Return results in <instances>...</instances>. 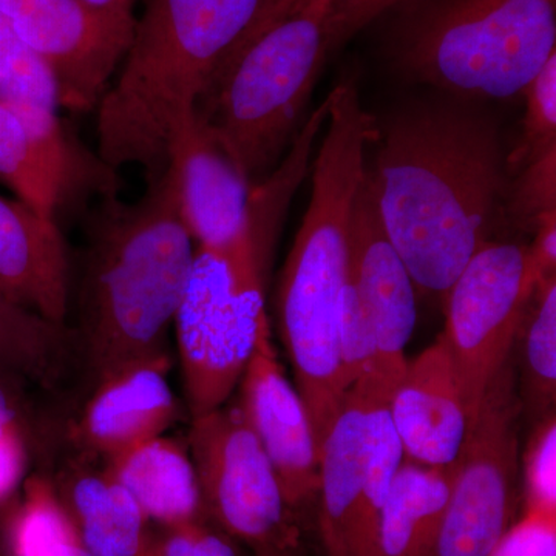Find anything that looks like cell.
Returning <instances> with one entry per match:
<instances>
[{"label": "cell", "mask_w": 556, "mask_h": 556, "mask_svg": "<svg viewBox=\"0 0 556 556\" xmlns=\"http://www.w3.org/2000/svg\"><path fill=\"white\" fill-rule=\"evenodd\" d=\"M25 386L0 378V506L20 492L43 445V430L25 394Z\"/></svg>", "instance_id": "484cf974"}, {"label": "cell", "mask_w": 556, "mask_h": 556, "mask_svg": "<svg viewBox=\"0 0 556 556\" xmlns=\"http://www.w3.org/2000/svg\"><path fill=\"white\" fill-rule=\"evenodd\" d=\"M346 287L378 342L383 382L394 390L407 367L417 289L383 229L368 170L354 204Z\"/></svg>", "instance_id": "4fadbf2b"}, {"label": "cell", "mask_w": 556, "mask_h": 556, "mask_svg": "<svg viewBox=\"0 0 556 556\" xmlns=\"http://www.w3.org/2000/svg\"><path fill=\"white\" fill-rule=\"evenodd\" d=\"M167 166L195 248L228 251L240 244L249 229L251 185L195 113L172 146Z\"/></svg>", "instance_id": "9a60e30c"}, {"label": "cell", "mask_w": 556, "mask_h": 556, "mask_svg": "<svg viewBox=\"0 0 556 556\" xmlns=\"http://www.w3.org/2000/svg\"><path fill=\"white\" fill-rule=\"evenodd\" d=\"M540 283L529 247L486 241L445 292L444 340L473 420L486 390L511 358Z\"/></svg>", "instance_id": "ba28073f"}, {"label": "cell", "mask_w": 556, "mask_h": 556, "mask_svg": "<svg viewBox=\"0 0 556 556\" xmlns=\"http://www.w3.org/2000/svg\"><path fill=\"white\" fill-rule=\"evenodd\" d=\"M90 9L101 14H108L121 20H135V3L137 0H83Z\"/></svg>", "instance_id": "d590c367"}, {"label": "cell", "mask_w": 556, "mask_h": 556, "mask_svg": "<svg viewBox=\"0 0 556 556\" xmlns=\"http://www.w3.org/2000/svg\"><path fill=\"white\" fill-rule=\"evenodd\" d=\"M530 252L535 260L540 280L555 276L556 268V212L543 215L538 219L535 241Z\"/></svg>", "instance_id": "836d02e7"}, {"label": "cell", "mask_w": 556, "mask_h": 556, "mask_svg": "<svg viewBox=\"0 0 556 556\" xmlns=\"http://www.w3.org/2000/svg\"><path fill=\"white\" fill-rule=\"evenodd\" d=\"M0 101L9 108L58 112L60 97L49 67L0 10Z\"/></svg>", "instance_id": "4316f807"}, {"label": "cell", "mask_w": 556, "mask_h": 556, "mask_svg": "<svg viewBox=\"0 0 556 556\" xmlns=\"http://www.w3.org/2000/svg\"><path fill=\"white\" fill-rule=\"evenodd\" d=\"M193 254L170 166L141 199L110 195L87 208L67 325L91 386L127 365L170 357Z\"/></svg>", "instance_id": "7a4b0ae2"}, {"label": "cell", "mask_w": 556, "mask_h": 556, "mask_svg": "<svg viewBox=\"0 0 556 556\" xmlns=\"http://www.w3.org/2000/svg\"><path fill=\"white\" fill-rule=\"evenodd\" d=\"M276 239V230L249 217L236 248H195L174 320L190 417L228 402L270 328L265 277Z\"/></svg>", "instance_id": "8992f818"}, {"label": "cell", "mask_w": 556, "mask_h": 556, "mask_svg": "<svg viewBox=\"0 0 556 556\" xmlns=\"http://www.w3.org/2000/svg\"><path fill=\"white\" fill-rule=\"evenodd\" d=\"M266 0H144L129 50L97 112L98 150L148 181Z\"/></svg>", "instance_id": "277c9868"}, {"label": "cell", "mask_w": 556, "mask_h": 556, "mask_svg": "<svg viewBox=\"0 0 556 556\" xmlns=\"http://www.w3.org/2000/svg\"><path fill=\"white\" fill-rule=\"evenodd\" d=\"M72 269L60 223L0 195V291L47 320L67 324Z\"/></svg>", "instance_id": "ac0fdd59"}, {"label": "cell", "mask_w": 556, "mask_h": 556, "mask_svg": "<svg viewBox=\"0 0 556 556\" xmlns=\"http://www.w3.org/2000/svg\"><path fill=\"white\" fill-rule=\"evenodd\" d=\"M313 2H329L332 5H339L343 0H266L265 5H263L262 11L258 13L257 20L254 21L249 30L288 16V14L302 10L303 7L309 5Z\"/></svg>", "instance_id": "e575fe53"}, {"label": "cell", "mask_w": 556, "mask_h": 556, "mask_svg": "<svg viewBox=\"0 0 556 556\" xmlns=\"http://www.w3.org/2000/svg\"><path fill=\"white\" fill-rule=\"evenodd\" d=\"M170 357L137 362L91 386L73 428L79 452L109 460L166 434L178 417Z\"/></svg>", "instance_id": "2e32d148"}, {"label": "cell", "mask_w": 556, "mask_h": 556, "mask_svg": "<svg viewBox=\"0 0 556 556\" xmlns=\"http://www.w3.org/2000/svg\"><path fill=\"white\" fill-rule=\"evenodd\" d=\"M397 2L401 0H343L336 5L340 39L353 35L358 28L364 27Z\"/></svg>", "instance_id": "d6a6232c"}, {"label": "cell", "mask_w": 556, "mask_h": 556, "mask_svg": "<svg viewBox=\"0 0 556 556\" xmlns=\"http://www.w3.org/2000/svg\"><path fill=\"white\" fill-rule=\"evenodd\" d=\"M522 338V378L530 415L536 420L554 412L556 396V280L543 278L530 300Z\"/></svg>", "instance_id": "d4e9b609"}, {"label": "cell", "mask_w": 556, "mask_h": 556, "mask_svg": "<svg viewBox=\"0 0 556 556\" xmlns=\"http://www.w3.org/2000/svg\"><path fill=\"white\" fill-rule=\"evenodd\" d=\"M329 94L308 208L281 270L276 303L281 342L318 448L348 393L339 342L351 223L367 170V149L378 135L353 84Z\"/></svg>", "instance_id": "3957f363"}, {"label": "cell", "mask_w": 556, "mask_h": 556, "mask_svg": "<svg viewBox=\"0 0 556 556\" xmlns=\"http://www.w3.org/2000/svg\"><path fill=\"white\" fill-rule=\"evenodd\" d=\"M556 54V0H457L417 27L405 64L466 100L525 93Z\"/></svg>", "instance_id": "52a82bcc"}, {"label": "cell", "mask_w": 556, "mask_h": 556, "mask_svg": "<svg viewBox=\"0 0 556 556\" xmlns=\"http://www.w3.org/2000/svg\"><path fill=\"white\" fill-rule=\"evenodd\" d=\"M556 148L540 153L527 163L526 174L515 200L519 215L535 218L556 212Z\"/></svg>", "instance_id": "4dcf8cb0"}, {"label": "cell", "mask_w": 556, "mask_h": 556, "mask_svg": "<svg viewBox=\"0 0 556 556\" xmlns=\"http://www.w3.org/2000/svg\"><path fill=\"white\" fill-rule=\"evenodd\" d=\"M340 40L336 5L313 2L247 33L197 104V118L251 188L280 164Z\"/></svg>", "instance_id": "5b68a950"}, {"label": "cell", "mask_w": 556, "mask_h": 556, "mask_svg": "<svg viewBox=\"0 0 556 556\" xmlns=\"http://www.w3.org/2000/svg\"><path fill=\"white\" fill-rule=\"evenodd\" d=\"M365 401L350 390L320 444V536L327 556H353V530L364 473Z\"/></svg>", "instance_id": "44dd1931"}, {"label": "cell", "mask_w": 556, "mask_h": 556, "mask_svg": "<svg viewBox=\"0 0 556 556\" xmlns=\"http://www.w3.org/2000/svg\"><path fill=\"white\" fill-rule=\"evenodd\" d=\"M0 10L49 67L60 108L94 112L129 50L135 20L98 13L83 0H0Z\"/></svg>", "instance_id": "7c38bea8"}, {"label": "cell", "mask_w": 556, "mask_h": 556, "mask_svg": "<svg viewBox=\"0 0 556 556\" xmlns=\"http://www.w3.org/2000/svg\"><path fill=\"white\" fill-rule=\"evenodd\" d=\"M452 481L453 466L405 459L380 515L375 556H433Z\"/></svg>", "instance_id": "7402d4cb"}, {"label": "cell", "mask_w": 556, "mask_h": 556, "mask_svg": "<svg viewBox=\"0 0 556 556\" xmlns=\"http://www.w3.org/2000/svg\"><path fill=\"white\" fill-rule=\"evenodd\" d=\"M526 511L556 515L555 413L540 420L525 459Z\"/></svg>", "instance_id": "83f0119b"}, {"label": "cell", "mask_w": 556, "mask_h": 556, "mask_svg": "<svg viewBox=\"0 0 556 556\" xmlns=\"http://www.w3.org/2000/svg\"><path fill=\"white\" fill-rule=\"evenodd\" d=\"M79 365L67 324L33 313L0 291V378L56 390Z\"/></svg>", "instance_id": "603a6c76"}, {"label": "cell", "mask_w": 556, "mask_h": 556, "mask_svg": "<svg viewBox=\"0 0 556 556\" xmlns=\"http://www.w3.org/2000/svg\"><path fill=\"white\" fill-rule=\"evenodd\" d=\"M186 444L208 521L255 548L291 544V507L239 405L190 417Z\"/></svg>", "instance_id": "30bf717a"}, {"label": "cell", "mask_w": 556, "mask_h": 556, "mask_svg": "<svg viewBox=\"0 0 556 556\" xmlns=\"http://www.w3.org/2000/svg\"><path fill=\"white\" fill-rule=\"evenodd\" d=\"M104 463L150 525L174 527L206 518L186 441L163 434Z\"/></svg>", "instance_id": "ffe728a7"}, {"label": "cell", "mask_w": 556, "mask_h": 556, "mask_svg": "<svg viewBox=\"0 0 556 556\" xmlns=\"http://www.w3.org/2000/svg\"><path fill=\"white\" fill-rule=\"evenodd\" d=\"M504 163L496 124L473 110L433 105L388 124L368 177L417 291L444 299L489 241Z\"/></svg>", "instance_id": "6da1fadb"}, {"label": "cell", "mask_w": 556, "mask_h": 556, "mask_svg": "<svg viewBox=\"0 0 556 556\" xmlns=\"http://www.w3.org/2000/svg\"><path fill=\"white\" fill-rule=\"evenodd\" d=\"M237 390V405L269 457L289 507L317 495L320 448L298 388L278 362L270 328L260 338Z\"/></svg>", "instance_id": "5bb4252c"}, {"label": "cell", "mask_w": 556, "mask_h": 556, "mask_svg": "<svg viewBox=\"0 0 556 556\" xmlns=\"http://www.w3.org/2000/svg\"><path fill=\"white\" fill-rule=\"evenodd\" d=\"M255 556H291L288 547H260L255 548Z\"/></svg>", "instance_id": "8d00e7d4"}, {"label": "cell", "mask_w": 556, "mask_h": 556, "mask_svg": "<svg viewBox=\"0 0 556 556\" xmlns=\"http://www.w3.org/2000/svg\"><path fill=\"white\" fill-rule=\"evenodd\" d=\"M388 408L408 460L427 467L456 463L471 419L441 334L407 362Z\"/></svg>", "instance_id": "e0dca14e"}, {"label": "cell", "mask_w": 556, "mask_h": 556, "mask_svg": "<svg viewBox=\"0 0 556 556\" xmlns=\"http://www.w3.org/2000/svg\"><path fill=\"white\" fill-rule=\"evenodd\" d=\"M526 134L522 159L526 163L556 148V54L527 86Z\"/></svg>", "instance_id": "f546056e"}, {"label": "cell", "mask_w": 556, "mask_h": 556, "mask_svg": "<svg viewBox=\"0 0 556 556\" xmlns=\"http://www.w3.org/2000/svg\"><path fill=\"white\" fill-rule=\"evenodd\" d=\"M362 394L365 401L364 473L353 530V556H375L380 515L405 452L391 420L390 394Z\"/></svg>", "instance_id": "cb8c5ba5"}, {"label": "cell", "mask_w": 556, "mask_h": 556, "mask_svg": "<svg viewBox=\"0 0 556 556\" xmlns=\"http://www.w3.org/2000/svg\"><path fill=\"white\" fill-rule=\"evenodd\" d=\"M0 556H3V555H2V552H0Z\"/></svg>", "instance_id": "74e56055"}, {"label": "cell", "mask_w": 556, "mask_h": 556, "mask_svg": "<svg viewBox=\"0 0 556 556\" xmlns=\"http://www.w3.org/2000/svg\"><path fill=\"white\" fill-rule=\"evenodd\" d=\"M489 556H556V515L526 511Z\"/></svg>", "instance_id": "1f68e13d"}, {"label": "cell", "mask_w": 556, "mask_h": 556, "mask_svg": "<svg viewBox=\"0 0 556 556\" xmlns=\"http://www.w3.org/2000/svg\"><path fill=\"white\" fill-rule=\"evenodd\" d=\"M519 408L510 358L486 390L453 464L433 556H489L510 529L517 501Z\"/></svg>", "instance_id": "9c48e42d"}, {"label": "cell", "mask_w": 556, "mask_h": 556, "mask_svg": "<svg viewBox=\"0 0 556 556\" xmlns=\"http://www.w3.org/2000/svg\"><path fill=\"white\" fill-rule=\"evenodd\" d=\"M141 556H239L233 538L208 519L150 529Z\"/></svg>", "instance_id": "f1b7e54d"}, {"label": "cell", "mask_w": 556, "mask_h": 556, "mask_svg": "<svg viewBox=\"0 0 556 556\" xmlns=\"http://www.w3.org/2000/svg\"><path fill=\"white\" fill-rule=\"evenodd\" d=\"M116 169L68 134L58 112H16L0 101V181L43 217L118 195Z\"/></svg>", "instance_id": "8fae6325"}, {"label": "cell", "mask_w": 556, "mask_h": 556, "mask_svg": "<svg viewBox=\"0 0 556 556\" xmlns=\"http://www.w3.org/2000/svg\"><path fill=\"white\" fill-rule=\"evenodd\" d=\"M98 460L79 452L49 477L91 556H141L152 525L104 460Z\"/></svg>", "instance_id": "d6986e66"}]
</instances>
